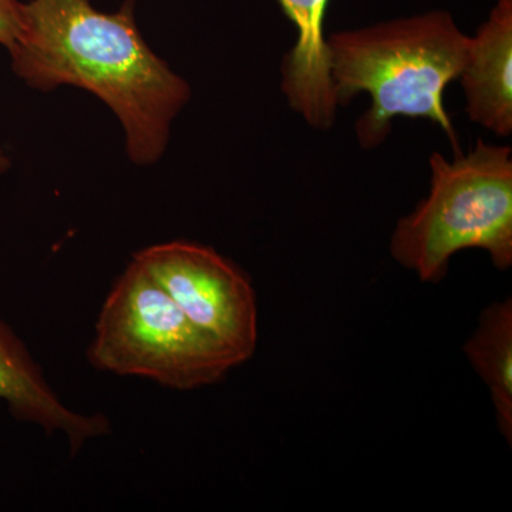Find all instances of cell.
I'll list each match as a JSON object with an SVG mask.
<instances>
[{
	"mask_svg": "<svg viewBox=\"0 0 512 512\" xmlns=\"http://www.w3.org/2000/svg\"><path fill=\"white\" fill-rule=\"evenodd\" d=\"M9 53L13 72L30 87H80L106 103L137 165L163 157L171 124L190 101L188 83L141 35L131 2L106 13L90 0H29Z\"/></svg>",
	"mask_w": 512,
	"mask_h": 512,
	"instance_id": "obj_1",
	"label": "cell"
},
{
	"mask_svg": "<svg viewBox=\"0 0 512 512\" xmlns=\"http://www.w3.org/2000/svg\"><path fill=\"white\" fill-rule=\"evenodd\" d=\"M330 80L339 106L367 93L369 109L356 121L366 150L379 147L397 117L439 124L460 154L456 128L444 107V90L460 77L470 36L448 12L433 10L343 30L326 37Z\"/></svg>",
	"mask_w": 512,
	"mask_h": 512,
	"instance_id": "obj_2",
	"label": "cell"
},
{
	"mask_svg": "<svg viewBox=\"0 0 512 512\" xmlns=\"http://www.w3.org/2000/svg\"><path fill=\"white\" fill-rule=\"evenodd\" d=\"M430 170L429 195L394 228V261L429 284L443 281L464 249H483L495 268H511V147L478 140L451 161L431 154Z\"/></svg>",
	"mask_w": 512,
	"mask_h": 512,
	"instance_id": "obj_3",
	"label": "cell"
},
{
	"mask_svg": "<svg viewBox=\"0 0 512 512\" xmlns=\"http://www.w3.org/2000/svg\"><path fill=\"white\" fill-rule=\"evenodd\" d=\"M89 360L101 372L146 377L175 390L210 386L241 365L184 315L136 259L103 303Z\"/></svg>",
	"mask_w": 512,
	"mask_h": 512,
	"instance_id": "obj_4",
	"label": "cell"
},
{
	"mask_svg": "<svg viewBox=\"0 0 512 512\" xmlns=\"http://www.w3.org/2000/svg\"><path fill=\"white\" fill-rule=\"evenodd\" d=\"M184 315L245 363L258 345L254 286L237 265L194 242L153 245L134 255Z\"/></svg>",
	"mask_w": 512,
	"mask_h": 512,
	"instance_id": "obj_5",
	"label": "cell"
},
{
	"mask_svg": "<svg viewBox=\"0 0 512 512\" xmlns=\"http://www.w3.org/2000/svg\"><path fill=\"white\" fill-rule=\"evenodd\" d=\"M0 400L13 417L42 427L46 433H62L70 451L79 453L90 440L110 433L103 414H80L60 402L42 370L16 333L0 319Z\"/></svg>",
	"mask_w": 512,
	"mask_h": 512,
	"instance_id": "obj_6",
	"label": "cell"
},
{
	"mask_svg": "<svg viewBox=\"0 0 512 512\" xmlns=\"http://www.w3.org/2000/svg\"><path fill=\"white\" fill-rule=\"evenodd\" d=\"M329 0H279L298 32L282 66L289 107L319 130L335 124L339 103L330 80L325 15Z\"/></svg>",
	"mask_w": 512,
	"mask_h": 512,
	"instance_id": "obj_7",
	"label": "cell"
},
{
	"mask_svg": "<svg viewBox=\"0 0 512 512\" xmlns=\"http://www.w3.org/2000/svg\"><path fill=\"white\" fill-rule=\"evenodd\" d=\"M471 121L491 133H512V0H498L476 36H470L460 74Z\"/></svg>",
	"mask_w": 512,
	"mask_h": 512,
	"instance_id": "obj_8",
	"label": "cell"
},
{
	"mask_svg": "<svg viewBox=\"0 0 512 512\" xmlns=\"http://www.w3.org/2000/svg\"><path fill=\"white\" fill-rule=\"evenodd\" d=\"M471 366L490 390L498 430L512 441V302H494L481 313L474 335L464 345Z\"/></svg>",
	"mask_w": 512,
	"mask_h": 512,
	"instance_id": "obj_9",
	"label": "cell"
},
{
	"mask_svg": "<svg viewBox=\"0 0 512 512\" xmlns=\"http://www.w3.org/2000/svg\"><path fill=\"white\" fill-rule=\"evenodd\" d=\"M23 29V3L0 0V45L12 49Z\"/></svg>",
	"mask_w": 512,
	"mask_h": 512,
	"instance_id": "obj_10",
	"label": "cell"
},
{
	"mask_svg": "<svg viewBox=\"0 0 512 512\" xmlns=\"http://www.w3.org/2000/svg\"><path fill=\"white\" fill-rule=\"evenodd\" d=\"M10 167L9 158L5 156L2 150H0V174L5 173Z\"/></svg>",
	"mask_w": 512,
	"mask_h": 512,
	"instance_id": "obj_11",
	"label": "cell"
}]
</instances>
